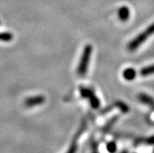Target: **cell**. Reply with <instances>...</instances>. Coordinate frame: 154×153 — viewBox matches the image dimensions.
Instances as JSON below:
<instances>
[{"mask_svg":"<svg viewBox=\"0 0 154 153\" xmlns=\"http://www.w3.org/2000/svg\"><path fill=\"white\" fill-rule=\"evenodd\" d=\"M92 52V47L91 45H86L85 47L82 58L78 67V74L80 76H85L88 71V64L91 59Z\"/></svg>","mask_w":154,"mask_h":153,"instance_id":"cell-1","label":"cell"},{"mask_svg":"<svg viewBox=\"0 0 154 153\" xmlns=\"http://www.w3.org/2000/svg\"><path fill=\"white\" fill-rule=\"evenodd\" d=\"M154 33V23L151 24L149 27L147 28L146 31H144L143 33H141L139 36H137L135 38H134L131 42L128 45V49L130 51H134L139 48L141 44H143L149 36Z\"/></svg>","mask_w":154,"mask_h":153,"instance_id":"cell-2","label":"cell"},{"mask_svg":"<svg viewBox=\"0 0 154 153\" xmlns=\"http://www.w3.org/2000/svg\"><path fill=\"white\" fill-rule=\"evenodd\" d=\"M79 91H80V94L82 97L85 98V99H88L89 100V103L91 104V106H92V108L98 109L100 107V100L96 97V95H95V93H94L92 90L88 88V87L81 86L79 87Z\"/></svg>","mask_w":154,"mask_h":153,"instance_id":"cell-3","label":"cell"},{"mask_svg":"<svg viewBox=\"0 0 154 153\" xmlns=\"http://www.w3.org/2000/svg\"><path fill=\"white\" fill-rule=\"evenodd\" d=\"M85 128H86V122L85 121H83L82 125H81L80 128H79L78 131H77L76 134L74 135V139H73L72 141V143H71V145H70V148H69V150L67 151L69 153H72L77 151V146H78L77 145V142H78V139H79L81 136H82V134L84 133Z\"/></svg>","mask_w":154,"mask_h":153,"instance_id":"cell-4","label":"cell"},{"mask_svg":"<svg viewBox=\"0 0 154 153\" xmlns=\"http://www.w3.org/2000/svg\"><path fill=\"white\" fill-rule=\"evenodd\" d=\"M45 99L42 95H38L34 97L28 98L25 100V105L27 107H33L35 106H39L44 103Z\"/></svg>","mask_w":154,"mask_h":153,"instance_id":"cell-5","label":"cell"},{"mask_svg":"<svg viewBox=\"0 0 154 153\" xmlns=\"http://www.w3.org/2000/svg\"><path fill=\"white\" fill-rule=\"evenodd\" d=\"M139 99L141 103L147 105L148 106L151 107L152 109H154V99L152 97L146 94L142 93L139 95Z\"/></svg>","mask_w":154,"mask_h":153,"instance_id":"cell-6","label":"cell"},{"mask_svg":"<svg viewBox=\"0 0 154 153\" xmlns=\"http://www.w3.org/2000/svg\"><path fill=\"white\" fill-rule=\"evenodd\" d=\"M129 16H130V11L127 6H122L118 10V17L122 21L127 20L129 18Z\"/></svg>","mask_w":154,"mask_h":153,"instance_id":"cell-7","label":"cell"},{"mask_svg":"<svg viewBox=\"0 0 154 153\" xmlns=\"http://www.w3.org/2000/svg\"><path fill=\"white\" fill-rule=\"evenodd\" d=\"M123 77L127 81H133L136 77V71L132 68H128L124 70Z\"/></svg>","mask_w":154,"mask_h":153,"instance_id":"cell-8","label":"cell"},{"mask_svg":"<svg viewBox=\"0 0 154 153\" xmlns=\"http://www.w3.org/2000/svg\"><path fill=\"white\" fill-rule=\"evenodd\" d=\"M118 116H113V118L110 119V120H109V122H107L106 124V125L104 126L103 129V134H106V133H107L108 131H109L110 129L112 128V127L115 124V123L117 122V120H118Z\"/></svg>","mask_w":154,"mask_h":153,"instance_id":"cell-9","label":"cell"},{"mask_svg":"<svg viewBox=\"0 0 154 153\" xmlns=\"http://www.w3.org/2000/svg\"><path fill=\"white\" fill-rule=\"evenodd\" d=\"M140 74L142 76H149L154 74V64L151 66H146L140 70Z\"/></svg>","mask_w":154,"mask_h":153,"instance_id":"cell-10","label":"cell"},{"mask_svg":"<svg viewBox=\"0 0 154 153\" xmlns=\"http://www.w3.org/2000/svg\"><path fill=\"white\" fill-rule=\"evenodd\" d=\"M136 144H146V145H154V136H151L149 138H139L135 141Z\"/></svg>","mask_w":154,"mask_h":153,"instance_id":"cell-11","label":"cell"},{"mask_svg":"<svg viewBox=\"0 0 154 153\" xmlns=\"http://www.w3.org/2000/svg\"><path fill=\"white\" fill-rule=\"evenodd\" d=\"M14 36L11 33L9 32H2L0 33V41H10L13 39Z\"/></svg>","mask_w":154,"mask_h":153,"instance_id":"cell-12","label":"cell"},{"mask_svg":"<svg viewBox=\"0 0 154 153\" xmlns=\"http://www.w3.org/2000/svg\"><path fill=\"white\" fill-rule=\"evenodd\" d=\"M115 106L117 108H119L120 110L122 112H128L129 111L128 106L125 103H123V102H117V103H115Z\"/></svg>","mask_w":154,"mask_h":153,"instance_id":"cell-13","label":"cell"},{"mask_svg":"<svg viewBox=\"0 0 154 153\" xmlns=\"http://www.w3.org/2000/svg\"><path fill=\"white\" fill-rule=\"evenodd\" d=\"M106 148H107V151L109 152H114L117 150V145H116L115 142H111L107 144L106 145Z\"/></svg>","mask_w":154,"mask_h":153,"instance_id":"cell-14","label":"cell"},{"mask_svg":"<svg viewBox=\"0 0 154 153\" xmlns=\"http://www.w3.org/2000/svg\"><path fill=\"white\" fill-rule=\"evenodd\" d=\"M153 151H154V150H153Z\"/></svg>","mask_w":154,"mask_h":153,"instance_id":"cell-15","label":"cell"}]
</instances>
